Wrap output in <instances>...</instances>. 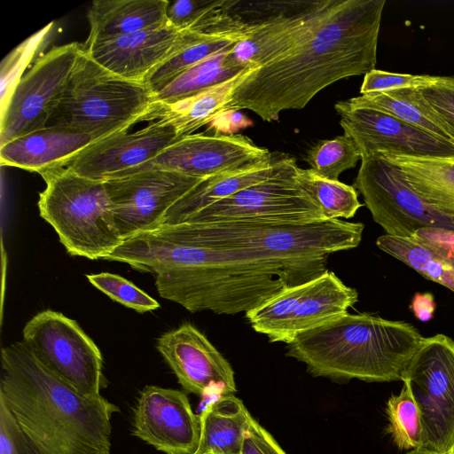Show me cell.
<instances>
[{
	"mask_svg": "<svg viewBox=\"0 0 454 454\" xmlns=\"http://www.w3.org/2000/svg\"><path fill=\"white\" fill-rule=\"evenodd\" d=\"M385 4L333 0L313 31L284 55L254 68L222 112L247 109L275 121L283 111L305 107L332 83L375 69Z\"/></svg>",
	"mask_w": 454,
	"mask_h": 454,
	"instance_id": "cell-1",
	"label": "cell"
},
{
	"mask_svg": "<svg viewBox=\"0 0 454 454\" xmlns=\"http://www.w3.org/2000/svg\"><path fill=\"white\" fill-rule=\"evenodd\" d=\"M1 365L0 400L33 454H110L115 404L74 391L23 341L2 348Z\"/></svg>",
	"mask_w": 454,
	"mask_h": 454,
	"instance_id": "cell-2",
	"label": "cell"
},
{
	"mask_svg": "<svg viewBox=\"0 0 454 454\" xmlns=\"http://www.w3.org/2000/svg\"><path fill=\"white\" fill-rule=\"evenodd\" d=\"M423 339L410 323L348 312L300 333L287 343L286 356L315 377L391 382L402 380Z\"/></svg>",
	"mask_w": 454,
	"mask_h": 454,
	"instance_id": "cell-3",
	"label": "cell"
},
{
	"mask_svg": "<svg viewBox=\"0 0 454 454\" xmlns=\"http://www.w3.org/2000/svg\"><path fill=\"white\" fill-rule=\"evenodd\" d=\"M193 242L239 250L273 271L286 286L313 280L326 270L331 254L359 246L364 225L340 219L308 223L232 222L176 223Z\"/></svg>",
	"mask_w": 454,
	"mask_h": 454,
	"instance_id": "cell-4",
	"label": "cell"
},
{
	"mask_svg": "<svg viewBox=\"0 0 454 454\" xmlns=\"http://www.w3.org/2000/svg\"><path fill=\"white\" fill-rule=\"evenodd\" d=\"M153 109V95L145 83L111 73L82 48L47 126L74 129L99 141L148 121Z\"/></svg>",
	"mask_w": 454,
	"mask_h": 454,
	"instance_id": "cell-5",
	"label": "cell"
},
{
	"mask_svg": "<svg viewBox=\"0 0 454 454\" xmlns=\"http://www.w3.org/2000/svg\"><path fill=\"white\" fill-rule=\"evenodd\" d=\"M40 215L57 232L67 251L90 260L106 259L121 243L105 181L59 168L41 175Z\"/></svg>",
	"mask_w": 454,
	"mask_h": 454,
	"instance_id": "cell-6",
	"label": "cell"
},
{
	"mask_svg": "<svg viewBox=\"0 0 454 454\" xmlns=\"http://www.w3.org/2000/svg\"><path fill=\"white\" fill-rule=\"evenodd\" d=\"M357 301V291L326 270L313 280L285 287L245 315L252 328L270 342L287 344L300 333L348 313Z\"/></svg>",
	"mask_w": 454,
	"mask_h": 454,
	"instance_id": "cell-7",
	"label": "cell"
},
{
	"mask_svg": "<svg viewBox=\"0 0 454 454\" xmlns=\"http://www.w3.org/2000/svg\"><path fill=\"white\" fill-rule=\"evenodd\" d=\"M421 420L419 449L449 454L454 446V340L424 337L402 377Z\"/></svg>",
	"mask_w": 454,
	"mask_h": 454,
	"instance_id": "cell-8",
	"label": "cell"
},
{
	"mask_svg": "<svg viewBox=\"0 0 454 454\" xmlns=\"http://www.w3.org/2000/svg\"><path fill=\"white\" fill-rule=\"evenodd\" d=\"M333 0L244 2L232 9L249 30L227 54L231 67H258L284 55L317 27Z\"/></svg>",
	"mask_w": 454,
	"mask_h": 454,
	"instance_id": "cell-9",
	"label": "cell"
},
{
	"mask_svg": "<svg viewBox=\"0 0 454 454\" xmlns=\"http://www.w3.org/2000/svg\"><path fill=\"white\" fill-rule=\"evenodd\" d=\"M22 341L48 371L79 395L99 396L107 386L99 348L76 321L62 313L46 309L34 316L23 329Z\"/></svg>",
	"mask_w": 454,
	"mask_h": 454,
	"instance_id": "cell-10",
	"label": "cell"
},
{
	"mask_svg": "<svg viewBox=\"0 0 454 454\" xmlns=\"http://www.w3.org/2000/svg\"><path fill=\"white\" fill-rule=\"evenodd\" d=\"M299 168L294 164L266 181L199 210L184 223H308L325 220L320 206L300 181Z\"/></svg>",
	"mask_w": 454,
	"mask_h": 454,
	"instance_id": "cell-11",
	"label": "cell"
},
{
	"mask_svg": "<svg viewBox=\"0 0 454 454\" xmlns=\"http://www.w3.org/2000/svg\"><path fill=\"white\" fill-rule=\"evenodd\" d=\"M361 160L354 187L386 234L410 239L424 227L454 230V221L431 207L386 158L373 154Z\"/></svg>",
	"mask_w": 454,
	"mask_h": 454,
	"instance_id": "cell-12",
	"label": "cell"
},
{
	"mask_svg": "<svg viewBox=\"0 0 454 454\" xmlns=\"http://www.w3.org/2000/svg\"><path fill=\"white\" fill-rule=\"evenodd\" d=\"M81 51L77 43L54 47L20 77L2 106L0 146L47 126Z\"/></svg>",
	"mask_w": 454,
	"mask_h": 454,
	"instance_id": "cell-13",
	"label": "cell"
},
{
	"mask_svg": "<svg viewBox=\"0 0 454 454\" xmlns=\"http://www.w3.org/2000/svg\"><path fill=\"white\" fill-rule=\"evenodd\" d=\"M202 179L150 168L105 181L122 240L157 227L169 207Z\"/></svg>",
	"mask_w": 454,
	"mask_h": 454,
	"instance_id": "cell-14",
	"label": "cell"
},
{
	"mask_svg": "<svg viewBox=\"0 0 454 454\" xmlns=\"http://www.w3.org/2000/svg\"><path fill=\"white\" fill-rule=\"evenodd\" d=\"M344 135L356 145L361 160L373 154L454 159V144L436 137L388 114L335 104Z\"/></svg>",
	"mask_w": 454,
	"mask_h": 454,
	"instance_id": "cell-15",
	"label": "cell"
},
{
	"mask_svg": "<svg viewBox=\"0 0 454 454\" xmlns=\"http://www.w3.org/2000/svg\"><path fill=\"white\" fill-rule=\"evenodd\" d=\"M271 153L235 134H192L168 146L137 171L158 168L205 179L268 158ZM134 173V172H133Z\"/></svg>",
	"mask_w": 454,
	"mask_h": 454,
	"instance_id": "cell-16",
	"label": "cell"
},
{
	"mask_svg": "<svg viewBox=\"0 0 454 454\" xmlns=\"http://www.w3.org/2000/svg\"><path fill=\"white\" fill-rule=\"evenodd\" d=\"M156 348L186 392L220 396L237 391L231 364L192 324L163 333Z\"/></svg>",
	"mask_w": 454,
	"mask_h": 454,
	"instance_id": "cell-17",
	"label": "cell"
},
{
	"mask_svg": "<svg viewBox=\"0 0 454 454\" xmlns=\"http://www.w3.org/2000/svg\"><path fill=\"white\" fill-rule=\"evenodd\" d=\"M133 434L166 454H194L200 436V417L184 392L146 386L135 408Z\"/></svg>",
	"mask_w": 454,
	"mask_h": 454,
	"instance_id": "cell-18",
	"label": "cell"
},
{
	"mask_svg": "<svg viewBox=\"0 0 454 454\" xmlns=\"http://www.w3.org/2000/svg\"><path fill=\"white\" fill-rule=\"evenodd\" d=\"M179 138L172 126L154 121L142 129L125 131L91 144L63 168L106 181L135 172Z\"/></svg>",
	"mask_w": 454,
	"mask_h": 454,
	"instance_id": "cell-19",
	"label": "cell"
},
{
	"mask_svg": "<svg viewBox=\"0 0 454 454\" xmlns=\"http://www.w3.org/2000/svg\"><path fill=\"white\" fill-rule=\"evenodd\" d=\"M168 22L160 27L84 44L82 51L111 73L143 82L176 49L181 35Z\"/></svg>",
	"mask_w": 454,
	"mask_h": 454,
	"instance_id": "cell-20",
	"label": "cell"
},
{
	"mask_svg": "<svg viewBox=\"0 0 454 454\" xmlns=\"http://www.w3.org/2000/svg\"><path fill=\"white\" fill-rule=\"evenodd\" d=\"M294 164L296 160L294 157L271 153L256 163L202 179L169 207L159 225L182 223L199 210L242 189L266 181Z\"/></svg>",
	"mask_w": 454,
	"mask_h": 454,
	"instance_id": "cell-21",
	"label": "cell"
},
{
	"mask_svg": "<svg viewBox=\"0 0 454 454\" xmlns=\"http://www.w3.org/2000/svg\"><path fill=\"white\" fill-rule=\"evenodd\" d=\"M95 142L87 134L67 128L47 126L1 145V164L42 175L63 168L68 160Z\"/></svg>",
	"mask_w": 454,
	"mask_h": 454,
	"instance_id": "cell-22",
	"label": "cell"
},
{
	"mask_svg": "<svg viewBox=\"0 0 454 454\" xmlns=\"http://www.w3.org/2000/svg\"><path fill=\"white\" fill-rule=\"evenodd\" d=\"M168 0H95L88 10L84 44L167 24Z\"/></svg>",
	"mask_w": 454,
	"mask_h": 454,
	"instance_id": "cell-23",
	"label": "cell"
},
{
	"mask_svg": "<svg viewBox=\"0 0 454 454\" xmlns=\"http://www.w3.org/2000/svg\"><path fill=\"white\" fill-rule=\"evenodd\" d=\"M254 68L247 67L236 76L183 100L156 106L148 121H161L172 126L180 137L192 135L223 110L237 86Z\"/></svg>",
	"mask_w": 454,
	"mask_h": 454,
	"instance_id": "cell-24",
	"label": "cell"
},
{
	"mask_svg": "<svg viewBox=\"0 0 454 454\" xmlns=\"http://www.w3.org/2000/svg\"><path fill=\"white\" fill-rule=\"evenodd\" d=\"M200 436L194 454H239L251 417L233 394L217 396L200 413Z\"/></svg>",
	"mask_w": 454,
	"mask_h": 454,
	"instance_id": "cell-25",
	"label": "cell"
},
{
	"mask_svg": "<svg viewBox=\"0 0 454 454\" xmlns=\"http://www.w3.org/2000/svg\"><path fill=\"white\" fill-rule=\"evenodd\" d=\"M355 107L388 114L436 137L454 144V132L430 106L419 89L404 88L361 95L346 100Z\"/></svg>",
	"mask_w": 454,
	"mask_h": 454,
	"instance_id": "cell-26",
	"label": "cell"
},
{
	"mask_svg": "<svg viewBox=\"0 0 454 454\" xmlns=\"http://www.w3.org/2000/svg\"><path fill=\"white\" fill-rule=\"evenodd\" d=\"M436 211L454 221V159L382 155Z\"/></svg>",
	"mask_w": 454,
	"mask_h": 454,
	"instance_id": "cell-27",
	"label": "cell"
},
{
	"mask_svg": "<svg viewBox=\"0 0 454 454\" xmlns=\"http://www.w3.org/2000/svg\"><path fill=\"white\" fill-rule=\"evenodd\" d=\"M231 49L221 51L176 76L153 95L154 106L183 100L239 74L245 68L225 64V58Z\"/></svg>",
	"mask_w": 454,
	"mask_h": 454,
	"instance_id": "cell-28",
	"label": "cell"
},
{
	"mask_svg": "<svg viewBox=\"0 0 454 454\" xmlns=\"http://www.w3.org/2000/svg\"><path fill=\"white\" fill-rule=\"evenodd\" d=\"M377 247L396 258L428 280L454 292V265L411 239L383 234L376 240Z\"/></svg>",
	"mask_w": 454,
	"mask_h": 454,
	"instance_id": "cell-29",
	"label": "cell"
},
{
	"mask_svg": "<svg viewBox=\"0 0 454 454\" xmlns=\"http://www.w3.org/2000/svg\"><path fill=\"white\" fill-rule=\"evenodd\" d=\"M298 176L320 206L325 220L351 218L363 206L354 185L327 179L310 168H299Z\"/></svg>",
	"mask_w": 454,
	"mask_h": 454,
	"instance_id": "cell-30",
	"label": "cell"
},
{
	"mask_svg": "<svg viewBox=\"0 0 454 454\" xmlns=\"http://www.w3.org/2000/svg\"><path fill=\"white\" fill-rule=\"evenodd\" d=\"M387 433L399 450L419 449L422 427L418 406L406 387L387 403Z\"/></svg>",
	"mask_w": 454,
	"mask_h": 454,
	"instance_id": "cell-31",
	"label": "cell"
},
{
	"mask_svg": "<svg viewBox=\"0 0 454 454\" xmlns=\"http://www.w3.org/2000/svg\"><path fill=\"white\" fill-rule=\"evenodd\" d=\"M304 160L317 175L339 180L343 171L356 167L361 156L355 143L343 134L319 141L307 152Z\"/></svg>",
	"mask_w": 454,
	"mask_h": 454,
	"instance_id": "cell-32",
	"label": "cell"
},
{
	"mask_svg": "<svg viewBox=\"0 0 454 454\" xmlns=\"http://www.w3.org/2000/svg\"><path fill=\"white\" fill-rule=\"evenodd\" d=\"M89 282L112 300L139 313L160 308L159 302L126 278L109 272L86 275Z\"/></svg>",
	"mask_w": 454,
	"mask_h": 454,
	"instance_id": "cell-33",
	"label": "cell"
},
{
	"mask_svg": "<svg viewBox=\"0 0 454 454\" xmlns=\"http://www.w3.org/2000/svg\"><path fill=\"white\" fill-rule=\"evenodd\" d=\"M450 79V76L395 74L373 69L364 74L360 92L361 95H365L404 88L421 89L446 82Z\"/></svg>",
	"mask_w": 454,
	"mask_h": 454,
	"instance_id": "cell-34",
	"label": "cell"
},
{
	"mask_svg": "<svg viewBox=\"0 0 454 454\" xmlns=\"http://www.w3.org/2000/svg\"><path fill=\"white\" fill-rule=\"evenodd\" d=\"M226 0H176L169 1L167 18L170 25L179 30L189 28L205 16L224 4Z\"/></svg>",
	"mask_w": 454,
	"mask_h": 454,
	"instance_id": "cell-35",
	"label": "cell"
},
{
	"mask_svg": "<svg viewBox=\"0 0 454 454\" xmlns=\"http://www.w3.org/2000/svg\"><path fill=\"white\" fill-rule=\"evenodd\" d=\"M410 239L454 265V230L424 227Z\"/></svg>",
	"mask_w": 454,
	"mask_h": 454,
	"instance_id": "cell-36",
	"label": "cell"
},
{
	"mask_svg": "<svg viewBox=\"0 0 454 454\" xmlns=\"http://www.w3.org/2000/svg\"><path fill=\"white\" fill-rule=\"evenodd\" d=\"M419 90L430 106L454 132V76L446 82Z\"/></svg>",
	"mask_w": 454,
	"mask_h": 454,
	"instance_id": "cell-37",
	"label": "cell"
},
{
	"mask_svg": "<svg viewBox=\"0 0 454 454\" xmlns=\"http://www.w3.org/2000/svg\"><path fill=\"white\" fill-rule=\"evenodd\" d=\"M0 454H33L18 424L0 400Z\"/></svg>",
	"mask_w": 454,
	"mask_h": 454,
	"instance_id": "cell-38",
	"label": "cell"
},
{
	"mask_svg": "<svg viewBox=\"0 0 454 454\" xmlns=\"http://www.w3.org/2000/svg\"><path fill=\"white\" fill-rule=\"evenodd\" d=\"M239 454H286L273 436L252 416L243 435Z\"/></svg>",
	"mask_w": 454,
	"mask_h": 454,
	"instance_id": "cell-39",
	"label": "cell"
},
{
	"mask_svg": "<svg viewBox=\"0 0 454 454\" xmlns=\"http://www.w3.org/2000/svg\"><path fill=\"white\" fill-rule=\"evenodd\" d=\"M210 128L217 133L231 134V132L252 124L245 115L237 110H228L215 116L209 122Z\"/></svg>",
	"mask_w": 454,
	"mask_h": 454,
	"instance_id": "cell-40",
	"label": "cell"
},
{
	"mask_svg": "<svg viewBox=\"0 0 454 454\" xmlns=\"http://www.w3.org/2000/svg\"><path fill=\"white\" fill-rule=\"evenodd\" d=\"M411 308L419 320L422 322L428 321L432 318L435 309L433 294L430 293H417L412 299Z\"/></svg>",
	"mask_w": 454,
	"mask_h": 454,
	"instance_id": "cell-41",
	"label": "cell"
},
{
	"mask_svg": "<svg viewBox=\"0 0 454 454\" xmlns=\"http://www.w3.org/2000/svg\"><path fill=\"white\" fill-rule=\"evenodd\" d=\"M406 454H439V453H436V452H434V451H430V450H423V449H416V450H410Z\"/></svg>",
	"mask_w": 454,
	"mask_h": 454,
	"instance_id": "cell-42",
	"label": "cell"
},
{
	"mask_svg": "<svg viewBox=\"0 0 454 454\" xmlns=\"http://www.w3.org/2000/svg\"><path fill=\"white\" fill-rule=\"evenodd\" d=\"M449 454H454V446L452 447V449Z\"/></svg>",
	"mask_w": 454,
	"mask_h": 454,
	"instance_id": "cell-43",
	"label": "cell"
}]
</instances>
